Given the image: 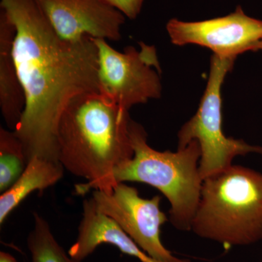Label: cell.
<instances>
[{
  "mask_svg": "<svg viewBox=\"0 0 262 262\" xmlns=\"http://www.w3.org/2000/svg\"><path fill=\"white\" fill-rule=\"evenodd\" d=\"M15 29L13 54L25 96L15 135L28 162H59L58 123L76 96L99 92L98 51L94 38L61 39L37 0H0Z\"/></svg>",
  "mask_w": 262,
  "mask_h": 262,
  "instance_id": "6da1fadb",
  "label": "cell"
},
{
  "mask_svg": "<svg viewBox=\"0 0 262 262\" xmlns=\"http://www.w3.org/2000/svg\"><path fill=\"white\" fill-rule=\"evenodd\" d=\"M128 110L100 92L76 96L58 123V160L63 168L87 182L76 186L84 194L91 189L110 192L116 185L115 169L130 160Z\"/></svg>",
  "mask_w": 262,
  "mask_h": 262,
  "instance_id": "7a4b0ae2",
  "label": "cell"
},
{
  "mask_svg": "<svg viewBox=\"0 0 262 262\" xmlns=\"http://www.w3.org/2000/svg\"><path fill=\"white\" fill-rule=\"evenodd\" d=\"M192 230L225 247L262 239V173L231 165L203 180Z\"/></svg>",
  "mask_w": 262,
  "mask_h": 262,
  "instance_id": "3957f363",
  "label": "cell"
},
{
  "mask_svg": "<svg viewBox=\"0 0 262 262\" xmlns=\"http://www.w3.org/2000/svg\"><path fill=\"white\" fill-rule=\"evenodd\" d=\"M129 130L134 157L115 169V182L144 183L156 188L170 203L172 225L179 230H191L203 182L199 143L194 140L177 151H160L148 144L147 134L139 122L131 119Z\"/></svg>",
  "mask_w": 262,
  "mask_h": 262,
  "instance_id": "277c9868",
  "label": "cell"
},
{
  "mask_svg": "<svg viewBox=\"0 0 262 262\" xmlns=\"http://www.w3.org/2000/svg\"><path fill=\"white\" fill-rule=\"evenodd\" d=\"M235 60L213 54L208 83L198 112L178 133V149H184L194 140L199 143V169L203 180L230 167L236 157L262 155L261 146L227 137L222 130V84Z\"/></svg>",
  "mask_w": 262,
  "mask_h": 262,
  "instance_id": "5b68a950",
  "label": "cell"
},
{
  "mask_svg": "<svg viewBox=\"0 0 262 262\" xmlns=\"http://www.w3.org/2000/svg\"><path fill=\"white\" fill-rule=\"evenodd\" d=\"M98 51L99 92L125 110L160 98V68L154 46L141 42L120 52L105 39H94Z\"/></svg>",
  "mask_w": 262,
  "mask_h": 262,
  "instance_id": "8992f818",
  "label": "cell"
},
{
  "mask_svg": "<svg viewBox=\"0 0 262 262\" xmlns=\"http://www.w3.org/2000/svg\"><path fill=\"white\" fill-rule=\"evenodd\" d=\"M98 209L113 219L149 256L160 262H189L177 258L161 241V227L168 219L160 209L161 198H141L135 187L118 183L110 192L95 190Z\"/></svg>",
  "mask_w": 262,
  "mask_h": 262,
  "instance_id": "52a82bcc",
  "label": "cell"
},
{
  "mask_svg": "<svg viewBox=\"0 0 262 262\" xmlns=\"http://www.w3.org/2000/svg\"><path fill=\"white\" fill-rule=\"evenodd\" d=\"M166 29L174 45H198L224 58H237L246 52L258 51L262 40V20L248 16L241 6L230 14L210 20L187 22L172 18Z\"/></svg>",
  "mask_w": 262,
  "mask_h": 262,
  "instance_id": "ba28073f",
  "label": "cell"
},
{
  "mask_svg": "<svg viewBox=\"0 0 262 262\" xmlns=\"http://www.w3.org/2000/svg\"><path fill=\"white\" fill-rule=\"evenodd\" d=\"M56 34L77 42L84 37L121 39L125 16L105 0H37Z\"/></svg>",
  "mask_w": 262,
  "mask_h": 262,
  "instance_id": "9c48e42d",
  "label": "cell"
},
{
  "mask_svg": "<svg viewBox=\"0 0 262 262\" xmlns=\"http://www.w3.org/2000/svg\"><path fill=\"white\" fill-rule=\"evenodd\" d=\"M82 207L78 234L68 251L75 261H83L100 245L110 244L141 262H160L144 252L115 220L100 211L94 198L84 200Z\"/></svg>",
  "mask_w": 262,
  "mask_h": 262,
  "instance_id": "30bf717a",
  "label": "cell"
},
{
  "mask_svg": "<svg viewBox=\"0 0 262 262\" xmlns=\"http://www.w3.org/2000/svg\"><path fill=\"white\" fill-rule=\"evenodd\" d=\"M15 29L0 8V107L7 127L14 130L25 107V96L13 54Z\"/></svg>",
  "mask_w": 262,
  "mask_h": 262,
  "instance_id": "8fae6325",
  "label": "cell"
},
{
  "mask_svg": "<svg viewBox=\"0 0 262 262\" xmlns=\"http://www.w3.org/2000/svg\"><path fill=\"white\" fill-rule=\"evenodd\" d=\"M60 162L34 157L11 187L0 196V225L17 206L35 191H42L56 184L63 177Z\"/></svg>",
  "mask_w": 262,
  "mask_h": 262,
  "instance_id": "7c38bea8",
  "label": "cell"
},
{
  "mask_svg": "<svg viewBox=\"0 0 262 262\" xmlns=\"http://www.w3.org/2000/svg\"><path fill=\"white\" fill-rule=\"evenodd\" d=\"M28 160L15 132L0 127V192L14 184L27 168Z\"/></svg>",
  "mask_w": 262,
  "mask_h": 262,
  "instance_id": "4fadbf2b",
  "label": "cell"
},
{
  "mask_svg": "<svg viewBox=\"0 0 262 262\" xmlns=\"http://www.w3.org/2000/svg\"><path fill=\"white\" fill-rule=\"evenodd\" d=\"M34 220V228L27 239L32 262H78L58 244L47 221L37 213Z\"/></svg>",
  "mask_w": 262,
  "mask_h": 262,
  "instance_id": "5bb4252c",
  "label": "cell"
},
{
  "mask_svg": "<svg viewBox=\"0 0 262 262\" xmlns=\"http://www.w3.org/2000/svg\"><path fill=\"white\" fill-rule=\"evenodd\" d=\"M129 19H135L140 13L144 0H105Z\"/></svg>",
  "mask_w": 262,
  "mask_h": 262,
  "instance_id": "9a60e30c",
  "label": "cell"
},
{
  "mask_svg": "<svg viewBox=\"0 0 262 262\" xmlns=\"http://www.w3.org/2000/svg\"><path fill=\"white\" fill-rule=\"evenodd\" d=\"M0 262H18L16 258L11 253L1 251L0 252Z\"/></svg>",
  "mask_w": 262,
  "mask_h": 262,
  "instance_id": "2e32d148",
  "label": "cell"
},
{
  "mask_svg": "<svg viewBox=\"0 0 262 262\" xmlns=\"http://www.w3.org/2000/svg\"><path fill=\"white\" fill-rule=\"evenodd\" d=\"M259 51L262 52V40L259 43V45H258V51Z\"/></svg>",
  "mask_w": 262,
  "mask_h": 262,
  "instance_id": "e0dca14e",
  "label": "cell"
},
{
  "mask_svg": "<svg viewBox=\"0 0 262 262\" xmlns=\"http://www.w3.org/2000/svg\"><path fill=\"white\" fill-rule=\"evenodd\" d=\"M262 262V261H261Z\"/></svg>",
  "mask_w": 262,
  "mask_h": 262,
  "instance_id": "ac0fdd59",
  "label": "cell"
}]
</instances>
